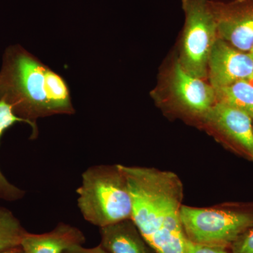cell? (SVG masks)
Wrapping results in <instances>:
<instances>
[{
    "label": "cell",
    "mask_w": 253,
    "mask_h": 253,
    "mask_svg": "<svg viewBox=\"0 0 253 253\" xmlns=\"http://www.w3.org/2000/svg\"><path fill=\"white\" fill-rule=\"evenodd\" d=\"M63 253H109L101 246L90 249L83 247V246H76L67 250Z\"/></svg>",
    "instance_id": "obj_17"
},
{
    "label": "cell",
    "mask_w": 253,
    "mask_h": 253,
    "mask_svg": "<svg viewBox=\"0 0 253 253\" xmlns=\"http://www.w3.org/2000/svg\"><path fill=\"white\" fill-rule=\"evenodd\" d=\"M168 91L172 104L178 111L201 121L216 104L213 86L204 79L186 72L178 61L169 73Z\"/></svg>",
    "instance_id": "obj_6"
},
{
    "label": "cell",
    "mask_w": 253,
    "mask_h": 253,
    "mask_svg": "<svg viewBox=\"0 0 253 253\" xmlns=\"http://www.w3.org/2000/svg\"><path fill=\"white\" fill-rule=\"evenodd\" d=\"M180 216L186 238L194 244L227 248L253 227V211L245 208L182 206Z\"/></svg>",
    "instance_id": "obj_4"
},
{
    "label": "cell",
    "mask_w": 253,
    "mask_h": 253,
    "mask_svg": "<svg viewBox=\"0 0 253 253\" xmlns=\"http://www.w3.org/2000/svg\"><path fill=\"white\" fill-rule=\"evenodd\" d=\"M249 53L253 57V43H252V45H251V49H250Z\"/></svg>",
    "instance_id": "obj_20"
},
{
    "label": "cell",
    "mask_w": 253,
    "mask_h": 253,
    "mask_svg": "<svg viewBox=\"0 0 253 253\" xmlns=\"http://www.w3.org/2000/svg\"><path fill=\"white\" fill-rule=\"evenodd\" d=\"M0 253H23L22 249L21 246H18V247L13 248V249L6 250V251H3V252Z\"/></svg>",
    "instance_id": "obj_18"
},
{
    "label": "cell",
    "mask_w": 253,
    "mask_h": 253,
    "mask_svg": "<svg viewBox=\"0 0 253 253\" xmlns=\"http://www.w3.org/2000/svg\"><path fill=\"white\" fill-rule=\"evenodd\" d=\"M247 81H249L252 85H253V73H252V75L248 78Z\"/></svg>",
    "instance_id": "obj_19"
},
{
    "label": "cell",
    "mask_w": 253,
    "mask_h": 253,
    "mask_svg": "<svg viewBox=\"0 0 253 253\" xmlns=\"http://www.w3.org/2000/svg\"><path fill=\"white\" fill-rule=\"evenodd\" d=\"M101 246L109 253H156L131 218L100 228Z\"/></svg>",
    "instance_id": "obj_11"
},
{
    "label": "cell",
    "mask_w": 253,
    "mask_h": 253,
    "mask_svg": "<svg viewBox=\"0 0 253 253\" xmlns=\"http://www.w3.org/2000/svg\"><path fill=\"white\" fill-rule=\"evenodd\" d=\"M184 26L178 62L194 77H208L210 54L218 38L212 0H181Z\"/></svg>",
    "instance_id": "obj_5"
},
{
    "label": "cell",
    "mask_w": 253,
    "mask_h": 253,
    "mask_svg": "<svg viewBox=\"0 0 253 253\" xmlns=\"http://www.w3.org/2000/svg\"><path fill=\"white\" fill-rule=\"evenodd\" d=\"M218 37L236 49L249 52L253 41V0H212Z\"/></svg>",
    "instance_id": "obj_7"
},
{
    "label": "cell",
    "mask_w": 253,
    "mask_h": 253,
    "mask_svg": "<svg viewBox=\"0 0 253 253\" xmlns=\"http://www.w3.org/2000/svg\"><path fill=\"white\" fill-rule=\"evenodd\" d=\"M131 201V219L156 253H186L181 221L183 184L172 172L120 165Z\"/></svg>",
    "instance_id": "obj_1"
},
{
    "label": "cell",
    "mask_w": 253,
    "mask_h": 253,
    "mask_svg": "<svg viewBox=\"0 0 253 253\" xmlns=\"http://www.w3.org/2000/svg\"><path fill=\"white\" fill-rule=\"evenodd\" d=\"M253 120L241 110L216 102L203 121L253 161Z\"/></svg>",
    "instance_id": "obj_8"
},
{
    "label": "cell",
    "mask_w": 253,
    "mask_h": 253,
    "mask_svg": "<svg viewBox=\"0 0 253 253\" xmlns=\"http://www.w3.org/2000/svg\"><path fill=\"white\" fill-rule=\"evenodd\" d=\"M253 73V57L218 37L210 54L208 77L214 89L247 80Z\"/></svg>",
    "instance_id": "obj_9"
},
{
    "label": "cell",
    "mask_w": 253,
    "mask_h": 253,
    "mask_svg": "<svg viewBox=\"0 0 253 253\" xmlns=\"http://www.w3.org/2000/svg\"><path fill=\"white\" fill-rule=\"evenodd\" d=\"M26 231L14 214L0 206V253L21 246Z\"/></svg>",
    "instance_id": "obj_14"
},
{
    "label": "cell",
    "mask_w": 253,
    "mask_h": 253,
    "mask_svg": "<svg viewBox=\"0 0 253 253\" xmlns=\"http://www.w3.org/2000/svg\"><path fill=\"white\" fill-rule=\"evenodd\" d=\"M0 100L38 137V118L75 113L68 83L59 73L20 44L6 48L0 69Z\"/></svg>",
    "instance_id": "obj_2"
},
{
    "label": "cell",
    "mask_w": 253,
    "mask_h": 253,
    "mask_svg": "<svg viewBox=\"0 0 253 253\" xmlns=\"http://www.w3.org/2000/svg\"><path fill=\"white\" fill-rule=\"evenodd\" d=\"M186 253H228L226 248L194 244L189 241Z\"/></svg>",
    "instance_id": "obj_16"
},
{
    "label": "cell",
    "mask_w": 253,
    "mask_h": 253,
    "mask_svg": "<svg viewBox=\"0 0 253 253\" xmlns=\"http://www.w3.org/2000/svg\"><path fill=\"white\" fill-rule=\"evenodd\" d=\"M214 91L216 102L241 110L253 119V85L247 80L216 88Z\"/></svg>",
    "instance_id": "obj_12"
},
{
    "label": "cell",
    "mask_w": 253,
    "mask_h": 253,
    "mask_svg": "<svg viewBox=\"0 0 253 253\" xmlns=\"http://www.w3.org/2000/svg\"><path fill=\"white\" fill-rule=\"evenodd\" d=\"M76 192L82 215L93 225L104 227L131 217L132 201L120 164L88 168Z\"/></svg>",
    "instance_id": "obj_3"
},
{
    "label": "cell",
    "mask_w": 253,
    "mask_h": 253,
    "mask_svg": "<svg viewBox=\"0 0 253 253\" xmlns=\"http://www.w3.org/2000/svg\"><path fill=\"white\" fill-rule=\"evenodd\" d=\"M85 241L79 229L70 224L60 223L53 230L44 234H31L26 231L21 240L24 253H63Z\"/></svg>",
    "instance_id": "obj_10"
},
{
    "label": "cell",
    "mask_w": 253,
    "mask_h": 253,
    "mask_svg": "<svg viewBox=\"0 0 253 253\" xmlns=\"http://www.w3.org/2000/svg\"><path fill=\"white\" fill-rule=\"evenodd\" d=\"M16 123H26L14 114L9 104L0 100V139L5 131ZM25 194V191L11 184L0 170V199L16 201L22 199Z\"/></svg>",
    "instance_id": "obj_13"
},
{
    "label": "cell",
    "mask_w": 253,
    "mask_h": 253,
    "mask_svg": "<svg viewBox=\"0 0 253 253\" xmlns=\"http://www.w3.org/2000/svg\"><path fill=\"white\" fill-rule=\"evenodd\" d=\"M231 248L232 253H253V227L241 234Z\"/></svg>",
    "instance_id": "obj_15"
}]
</instances>
